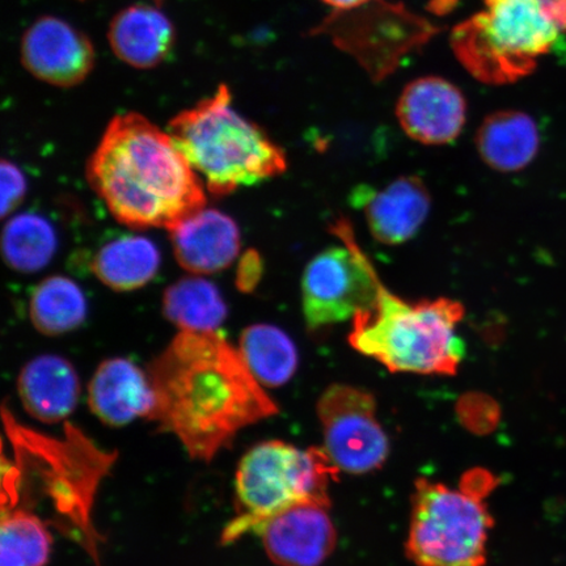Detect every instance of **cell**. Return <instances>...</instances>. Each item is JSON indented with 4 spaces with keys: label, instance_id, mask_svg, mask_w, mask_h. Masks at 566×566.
Here are the masks:
<instances>
[{
    "label": "cell",
    "instance_id": "cell-24",
    "mask_svg": "<svg viewBox=\"0 0 566 566\" xmlns=\"http://www.w3.org/2000/svg\"><path fill=\"white\" fill-rule=\"evenodd\" d=\"M6 264L18 273L42 271L59 250V238L46 218L23 212L6 223L2 237Z\"/></svg>",
    "mask_w": 566,
    "mask_h": 566
},
{
    "label": "cell",
    "instance_id": "cell-29",
    "mask_svg": "<svg viewBox=\"0 0 566 566\" xmlns=\"http://www.w3.org/2000/svg\"><path fill=\"white\" fill-rule=\"evenodd\" d=\"M544 2H546L552 19L563 32H566V0H544Z\"/></svg>",
    "mask_w": 566,
    "mask_h": 566
},
{
    "label": "cell",
    "instance_id": "cell-16",
    "mask_svg": "<svg viewBox=\"0 0 566 566\" xmlns=\"http://www.w3.org/2000/svg\"><path fill=\"white\" fill-rule=\"evenodd\" d=\"M88 405L98 420L113 428L140 417L150 419L155 398L147 370L122 357L103 360L90 381Z\"/></svg>",
    "mask_w": 566,
    "mask_h": 566
},
{
    "label": "cell",
    "instance_id": "cell-14",
    "mask_svg": "<svg viewBox=\"0 0 566 566\" xmlns=\"http://www.w3.org/2000/svg\"><path fill=\"white\" fill-rule=\"evenodd\" d=\"M328 506L304 502L285 509L258 530L266 555L279 566H318L336 546Z\"/></svg>",
    "mask_w": 566,
    "mask_h": 566
},
{
    "label": "cell",
    "instance_id": "cell-23",
    "mask_svg": "<svg viewBox=\"0 0 566 566\" xmlns=\"http://www.w3.org/2000/svg\"><path fill=\"white\" fill-rule=\"evenodd\" d=\"M87 315L86 295L74 280L65 275H51L33 290L30 317L41 335H67L81 328Z\"/></svg>",
    "mask_w": 566,
    "mask_h": 566
},
{
    "label": "cell",
    "instance_id": "cell-10",
    "mask_svg": "<svg viewBox=\"0 0 566 566\" xmlns=\"http://www.w3.org/2000/svg\"><path fill=\"white\" fill-rule=\"evenodd\" d=\"M375 413V400L364 389L345 385L325 389L317 416L324 450L339 471L367 473L386 462L388 438Z\"/></svg>",
    "mask_w": 566,
    "mask_h": 566
},
{
    "label": "cell",
    "instance_id": "cell-28",
    "mask_svg": "<svg viewBox=\"0 0 566 566\" xmlns=\"http://www.w3.org/2000/svg\"><path fill=\"white\" fill-rule=\"evenodd\" d=\"M263 277V260L256 251H247L237 272V286L240 292L251 293Z\"/></svg>",
    "mask_w": 566,
    "mask_h": 566
},
{
    "label": "cell",
    "instance_id": "cell-11",
    "mask_svg": "<svg viewBox=\"0 0 566 566\" xmlns=\"http://www.w3.org/2000/svg\"><path fill=\"white\" fill-rule=\"evenodd\" d=\"M21 62L41 82L69 88L87 80L95 66V49L87 35L67 21L44 17L24 33Z\"/></svg>",
    "mask_w": 566,
    "mask_h": 566
},
{
    "label": "cell",
    "instance_id": "cell-8",
    "mask_svg": "<svg viewBox=\"0 0 566 566\" xmlns=\"http://www.w3.org/2000/svg\"><path fill=\"white\" fill-rule=\"evenodd\" d=\"M486 494L465 478L459 490L417 481L407 543L410 560L417 566H484L493 525Z\"/></svg>",
    "mask_w": 566,
    "mask_h": 566
},
{
    "label": "cell",
    "instance_id": "cell-4",
    "mask_svg": "<svg viewBox=\"0 0 566 566\" xmlns=\"http://www.w3.org/2000/svg\"><path fill=\"white\" fill-rule=\"evenodd\" d=\"M168 133L214 196L256 186L287 169L283 148L233 108L224 84L214 95L172 118Z\"/></svg>",
    "mask_w": 566,
    "mask_h": 566
},
{
    "label": "cell",
    "instance_id": "cell-26",
    "mask_svg": "<svg viewBox=\"0 0 566 566\" xmlns=\"http://www.w3.org/2000/svg\"><path fill=\"white\" fill-rule=\"evenodd\" d=\"M459 413L467 427L480 433L493 429L499 421L497 406L481 395H470L460 401Z\"/></svg>",
    "mask_w": 566,
    "mask_h": 566
},
{
    "label": "cell",
    "instance_id": "cell-27",
    "mask_svg": "<svg viewBox=\"0 0 566 566\" xmlns=\"http://www.w3.org/2000/svg\"><path fill=\"white\" fill-rule=\"evenodd\" d=\"M2 181V217L12 214L27 195V179L21 169L10 160L3 159L0 165Z\"/></svg>",
    "mask_w": 566,
    "mask_h": 566
},
{
    "label": "cell",
    "instance_id": "cell-18",
    "mask_svg": "<svg viewBox=\"0 0 566 566\" xmlns=\"http://www.w3.org/2000/svg\"><path fill=\"white\" fill-rule=\"evenodd\" d=\"M108 40L118 60L136 69H153L171 53L175 28L158 7L136 4L112 20Z\"/></svg>",
    "mask_w": 566,
    "mask_h": 566
},
{
    "label": "cell",
    "instance_id": "cell-1",
    "mask_svg": "<svg viewBox=\"0 0 566 566\" xmlns=\"http://www.w3.org/2000/svg\"><path fill=\"white\" fill-rule=\"evenodd\" d=\"M150 419L190 458L211 462L240 431L279 413L238 348L216 332H179L147 369Z\"/></svg>",
    "mask_w": 566,
    "mask_h": 566
},
{
    "label": "cell",
    "instance_id": "cell-3",
    "mask_svg": "<svg viewBox=\"0 0 566 566\" xmlns=\"http://www.w3.org/2000/svg\"><path fill=\"white\" fill-rule=\"evenodd\" d=\"M4 433L13 452L12 463L3 460L2 509L23 500L42 499L52 509L49 522L81 546L96 566L101 563L103 536L94 522L98 488L117 460L66 422L61 437L40 433L18 421L3 406Z\"/></svg>",
    "mask_w": 566,
    "mask_h": 566
},
{
    "label": "cell",
    "instance_id": "cell-9",
    "mask_svg": "<svg viewBox=\"0 0 566 566\" xmlns=\"http://www.w3.org/2000/svg\"><path fill=\"white\" fill-rule=\"evenodd\" d=\"M332 231L344 245L327 248L304 269L302 307L311 332L349 321L371 307L384 285L350 224L343 219Z\"/></svg>",
    "mask_w": 566,
    "mask_h": 566
},
{
    "label": "cell",
    "instance_id": "cell-22",
    "mask_svg": "<svg viewBox=\"0 0 566 566\" xmlns=\"http://www.w3.org/2000/svg\"><path fill=\"white\" fill-rule=\"evenodd\" d=\"M163 314L180 332H216L224 323L229 310L214 283L195 274L166 290Z\"/></svg>",
    "mask_w": 566,
    "mask_h": 566
},
{
    "label": "cell",
    "instance_id": "cell-19",
    "mask_svg": "<svg viewBox=\"0 0 566 566\" xmlns=\"http://www.w3.org/2000/svg\"><path fill=\"white\" fill-rule=\"evenodd\" d=\"M475 145L480 158L494 171L511 174L527 168L541 150V133L525 112L499 111L480 125Z\"/></svg>",
    "mask_w": 566,
    "mask_h": 566
},
{
    "label": "cell",
    "instance_id": "cell-12",
    "mask_svg": "<svg viewBox=\"0 0 566 566\" xmlns=\"http://www.w3.org/2000/svg\"><path fill=\"white\" fill-rule=\"evenodd\" d=\"M349 201L364 212L374 239L386 245L415 238L431 207L429 189L419 176H401L385 188L358 186Z\"/></svg>",
    "mask_w": 566,
    "mask_h": 566
},
{
    "label": "cell",
    "instance_id": "cell-31",
    "mask_svg": "<svg viewBox=\"0 0 566 566\" xmlns=\"http://www.w3.org/2000/svg\"><path fill=\"white\" fill-rule=\"evenodd\" d=\"M154 2H157V3H159V4H160V3H161V0H154Z\"/></svg>",
    "mask_w": 566,
    "mask_h": 566
},
{
    "label": "cell",
    "instance_id": "cell-6",
    "mask_svg": "<svg viewBox=\"0 0 566 566\" xmlns=\"http://www.w3.org/2000/svg\"><path fill=\"white\" fill-rule=\"evenodd\" d=\"M485 6L451 34L459 61L478 81L514 83L556 51L563 31L544 0H485Z\"/></svg>",
    "mask_w": 566,
    "mask_h": 566
},
{
    "label": "cell",
    "instance_id": "cell-17",
    "mask_svg": "<svg viewBox=\"0 0 566 566\" xmlns=\"http://www.w3.org/2000/svg\"><path fill=\"white\" fill-rule=\"evenodd\" d=\"M18 392L25 412L44 423L66 421L81 399V380L65 357L44 354L21 369Z\"/></svg>",
    "mask_w": 566,
    "mask_h": 566
},
{
    "label": "cell",
    "instance_id": "cell-25",
    "mask_svg": "<svg viewBox=\"0 0 566 566\" xmlns=\"http://www.w3.org/2000/svg\"><path fill=\"white\" fill-rule=\"evenodd\" d=\"M52 546L51 526L42 516L20 506L2 509L0 566H46Z\"/></svg>",
    "mask_w": 566,
    "mask_h": 566
},
{
    "label": "cell",
    "instance_id": "cell-2",
    "mask_svg": "<svg viewBox=\"0 0 566 566\" xmlns=\"http://www.w3.org/2000/svg\"><path fill=\"white\" fill-rule=\"evenodd\" d=\"M86 175L127 228L169 230L207 207L203 182L171 134L136 112L117 115L106 126Z\"/></svg>",
    "mask_w": 566,
    "mask_h": 566
},
{
    "label": "cell",
    "instance_id": "cell-5",
    "mask_svg": "<svg viewBox=\"0 0 566 566\" xmlns=\"http://www.w3.org/2000/svg\"><path fill=\"white\" fill-rule=\"evenodd\" d=\"M463 317L458 301L407 302L381 285L373 306L352 318L349 344L389 371L455 375L465 356Z\"/></svg>",
    "mask_w": 566,
    "mask_h": 566
},
{
    "label": "cell",
    "instance_id": "cell-15",
    "mask_svg": "<svg viewBox=\"0 0 566 566\" xmlns=\"http://www.w3.org/2000/svg\"><path fill=\"white\" fill-rule=\"evenodd\" d=\"M168 231L177 264L196 275L223 272L242 248L237 222L217 209L197 210Z\"/></svg>",
    "mask_w": 566,
    "mask_h": 566
},
{
    "label": "cell",
    "instance_id": "cell-20",
    "mask_svg": "<svg viewBox=\"0 0 566 566\" xmlns=\"http://www.w3.org/2000/svg\"><path fill=\"white\" fill-rule=\"evenodd\" d=\"M160 252L150 239L125 237L112 240L91 261L92 273L115 292H134L158 274Z\"/></svg>",
    "mask_w": 566,
    "mask_h": 566
},
{
    "label": "cell",
    "instance_id": "cell-13",
    "mask_svg": "<svg viewBox=\"0 0 566 566\" xmlns=\"http://www.w3.org/2000/svg\"><path fill=\"white\" fill-rule=\"evenodd\" d=\"M396 116L409 138L427 146L449 145L464 129L467 102L454 84L424 76L402 91Z\"/></svg>",
    "mask_w": 566,
    "mask_h": 566
},
{
    "label": "cell",
    "instance_id": "cell-7",
    "mask_svg": "<svg viewBox=\"0 0 566 566\" xmlns=\"http://www.w3.org/2000/svg\"><path fill=\"white\" fill-rule=\"evenodd\" d=\"M339 470L325 450H301L281 441L254 446L235 475L237 515L224 527L222 544L258 533L285 509L304 502L329 506L328 490Z\"/></svg>",
    "mask_w": 566,
    "mask_h": 566
},
{
    "label": "cell",
    "instance_id": "cell-30",
    "mask_svg": "<svg viewBox=\"0 0 566 566\" xmlns=\"http://www.w3.org/2000/svg\"><path fill=\"white\" fill-rule=\"evenodd\" d=\"M323 2L334 7L337 11H348L358 9V7L369 3L371 0H323Z\"/></svg>",
    "mask_w": 566,
    "mask_h": 566
},
{
    "label": "cell",
    "instance_id": "cell-21",
    "mask_svg": "<svg viewBox=\"0 0 566 566\" xmlns=\"http://www.w3.org/2000/svg\"><path fill=\"white\" fill-rule=\"evenodd\" d=\"M238 350L248 370L264 388L286 385L298 369V350L293 339L275 325L247 327L240 335Z\"/></svg>",
    "mask_w": 566,
    "mask_h": 566
}]
</instances>
